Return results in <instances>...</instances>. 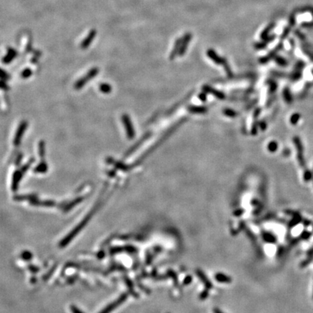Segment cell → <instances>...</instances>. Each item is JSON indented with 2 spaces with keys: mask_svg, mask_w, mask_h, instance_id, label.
Here are the masks:
<instances>
[{
  "mask_svg": "<svg viewBox=\"0 0 313 313\" xmlns=\"http://www.w3.org/2000/svg\"><path fill=\"white\" fill-rule=\"evenodd\" d=\"M98 72H99V69L97 68H94L91 69V70L89 71L88 73H87L86 75L84 76V77L81 78V79H79L77 82H76L75 86H75V89H81L82 87H83V86L86 83V82H88L89 80L91 79V78H94Z\"/></svg>",
  "mask_w": 313,
  "mask_h": 313,
  "instance_id": "cell-1",
  "label": "cell"
},
{
  "mask_svg": "<svg viewBox=\"0 0 313 313\" xmlns=\"http://www.w3.org/2000/svg\"><path fill=\"white\" fill-rule=\"evenodd\" d=\"M294 143L297 150V160L301 167L305 166V160L304 157V150L302 143L299 137L296 136L294 138Z\"/></svg>",
  "mask_w": 313,
  "mask_h": 313,
  "instance_id": "cell-2",
  "label": "cell"
},
{
  "mask_svg": "<svg viewBox=\"0 0 313 313\" xmlns=\"http://www.w3.org/2000/svg\"><path fill=\"white\" fill-rule=\"evenodd\" d=\"M122 120L123 122L125 128H126V133H127V136L130 139H132L135 136V130L132 125L131 120H130L129 116L128 115L124 114L122 116Z\"/></svg>",
  "mask_w": 313,
  "mask_h": 313,
  "instance_id": "cell-3",
  "label": "cell"
},
{
  "mask_svg": "<svg viewBox=\"0 0 313 313\" xmlns=\"http://www.w3.org/2000/svg\"><path fill=\"white\" fill-rule=\"evenodd\" d=\"M96 33H97V32H96V29H91V31H89V33H88L86 37L83 40V42L81 43L80 47H81L82 49H86L89 46V45L92 43L93 41H94V39L96 36Z\"/></svg>",
  "mask_w": 313,
  "mask_h": 313,
  "instance_id": "cell-4",
  "label": "cell"
},
{
  "mask_svg": "<svg viewBox=\"0 0 313 313\" xmlns=\"http://www.w3.org/2000/svg\"><path fill=\"white\" fill-rule=\"evenodd\" d=\"M26 128H27V123H26V121H23V122L20 124L19 128H18V130H17V133L15 134V139H14L15 146H17L19 145L20 141H21L22 136H23V135L24 132H25Z\"/></svg>",
  "mask_w": 313,
  "mask_h": 313,
  "instance_id": "cell-5",
  "label": "cell"
},
{
  "mask_svg": "<svg viewBox=\"0 0 313 313\" xmlns=\"http://www.w3.org/2000/svg\"><path fill=\"white\" fill-rule=\"evenodd\" d=\"M17 56H18V52L15 49H13V48L8 47L7 48V54L4 57L2 62L5 64L8 65L9 63H10L13 59L15 58Z\"/></svg>",
  "mask_w": 313,
  "mask_h": 313,
  "instance_id": "cell-6",
  "label": "cell"
},
{
  "mask_svg": "<svg viewBox=\"0 0 313 313\" xmlns=\"http://www.w3.org/2000/svg\"><path fill=\"white\" fill-rule=\"evenodd\" d=\"M196 274H197V275H198L199 279H200L201 281H202L203 284H204V286H205L206 288H207V289H210V288H212V284L211 281H210L207 278V277L206 276V275L204 273V272L200 271V270H197V271H196Z\"/></svg>",
  "mask_w": 313,
  "mask_h": 313,
  "instance_id": "cell-7",
  "label": "cell"
},
{
  "mask_svg": "<svg viewBox=\"0 0 313 313\" xmlns=\"http://www.w3.org/2000/svg\"><path fill=\"white\" fill-rule=\"evenodd\" d=\"M215 278L216 281H217L218 282L220 283H226V284H229V283H231L232 281L231 278L229 277L228 275H225V274L221 273H216Z\"/></svg>",
  "mask_w": 313,
  "mask_h": 313,
  "instance_id": "cell-8",
  "label": "cell"
},
{
  "mask_svg": "<svg viewBox=\"0 0 313 313\" xmlns=\"http://www.w3.org/2000/svg\"><path fill=\"white\" fill-rule=\"evenodd\" d=\"M22 176V173L19 172V171H17L14 173V176H13V183H12V188L13 189H15V188L18 187V184L19 183L20 178H21Z\"/></svg>",
  "mask_w": 313,
  "mask_h": 313,
  "instance_id": "cell-9",
  "label": "cell"
},
{
  "mask_svg": "<svg viewBox=\"0 0 313 313\" xmlns=\"http://www.w3.org/2000/svg\"><path fill=\"white\" fill-rule=\"evenodd\" d=\"M34 171L36 173H45L46 171H47V165L44 162H42L37 165L36 168L34 169Z\"/></svg>",
  "mask_w": 313,
  "mask_h": 313,
  "instance_id": "cell-10",
  "label": "cell"
},
{
  "mask_svg": "<svg viewBox=\"0 0 313 313\" xmlns=\"http://www.w3.org/2000/svg\"><path fill=\"white\" fill-rule=\"evenodd\" d=\"M262 237H263V239L264 240V241H267V242H271V243H272V242L275 241V237H274V236L271 234H270V233H268V232L262 233Z\"/></svg>",
  "mask_w": 313,
  "mask_h": 313,
  "instance_id": "cell-11",
  "label": "cell"
},
{
  "mask_svg": "<svg viewBox=\"0 0 313 313\" xmlns=\"http://www.w3.org/2000/svg\"><path fill=\"white\" fill-rule=\"evenodd\" d=\"M99 89L104 94H109L112 91V87L108 83H102L99 86Z\"/></svg>",
  "mask_w": 313,
  "mask_h": 313,
  "instance_id": "cell-12",
  "label": "cell"
},
{
  "mask_svg": "<svg viewBox=\"0 0 313 313\" xmlns=\"http://www.w3.org/2000/svg\"><path fill=\"white\" fill-rule=\"evenodd\" d=\"M39 155H40V157L44 158V154H45V152H44V142L43 141L39 142Z\"/></svg>",
  "mask_w": 313,
  "mask_h": 313,
  "instance_id": "cell-13",
  "label": "cell"
},
{
  "mask_svg": "<svg viewBox=\"0 0 313 313\" xmlns=\"http://www.w3.org/2000/svg\"><path fill=\"white\" fill-rule=\"evenodd\" d=\"M284 96L285 99H286V101L287 102H288V103H289V102H291L292 101L291 95L290 91H289V90H288V89H286L284 91Z\"/></svg>",
  "mask_w": 313,
  "mask_h": 313,
  "instance_id": "cell-14",
  "label": "cell"
},
{
  "mask_svg": "<svg viewBox=\"0 0 313 313\" xmlns=\"http://www.w3.org/2000/svg\"><path fill=\"white\" fill-rule=\"evenodd\" d=\"M31 74H32V71H31V70L30 68H26L25 69V70H23V72H22L21 73V77L23 78H27L30 77V76H31Z\"/></svg>",
  "mask_w": 313,
  "mask_h": 313,
  "instance_id": "cell-15",
  "label": "cell"
},
{
  "mask_svg": "<svg viewBox=\"0 0 313 313\" xmlns=\"http://www.w3.org/2000/svg\"><path fill=\"white\" fill-rule=\"evenodd\" d=\"M312 178V174L311 173V171L309 170H306L304 173V179H305V181H309V180H311V178Z\"/></svg>",
  "mask_w": 313,
  "mask_h": 313,
  "instance_id": "cell-16",
  "label": "cell"
},
{
  "mask_svg": "<svg viewBox=\"0 0 313 313\" xmlns=\"http://www.w3.org/2000/svg\"><path fill=\"white\" fill-rule=\"evenodd\" d=\"M300 118V115L298 114V113H296V114H294L293 115H292L291 117V123L293 125H295L297 123L298 120H299Z\"/></svg>",
  "mask_w": 313,
  "mask_h": 313,
  "instance_id": "cell-17",
  "label": "cell"
},
{
  "mask_svg": "<svg viewBox=\"0 0 313 313\" xmlns=\"http://www.w3.org/2000/svg\"><path fill=\"white\" fill-rule=\"evenodd\" d=\"M209 289H207V288H206L205 290L203 291L200 294V299L203 300V299H205L207 297H208L209 295Z\"/></svg>",
  "mask_w": 313,
  "mask_h": 313,
  "instance_id": "cell-18",
  "label": "cell"
},
{
  "mask_svg": "<svg viewBox=\"0 0 313 313\" xmlns=\"http://www.w3.org/2000/svg\"><path fill=\"white\" fill-rule=\"evenodd\" d=\"M191 281H192V276H191V275H188V276H186L185 278V279H184L183 284L189 285V284H191Z\"/></svg>",
  "mask_w": 313,
  "mask_h": 313,
  "instance_id": "cell-19",
  "label": "cell"
},
{
  "mask_svg": "<svg viewBox=\"0 0 313 313\" xmlns=\"http://www.w3.org/2000/svg\"><path fill=\"white\" fill-rule=\"evenodd\" d=\"M243 212H244V211H243V210H238L237 211H236V212H234V215H236V216H240V215H241L242 213H243Z\"/></svg>",
  "mask_w": 313,
  "mask_h": 313,
  "instance_id": "cell-20",
  "label": "cell"
},
{
  "mask_svg": "<svg viewBox=\"0 0 313 313\" xmlns=\"http://www.w3.org/2000/svg\"><path fill=\"white\" fill-rule=\"evenodd\" d=\"M213 313H224V312H223L222 310H220V309L215 307V308L213 309Z\"/></svg>",
  "mask_w": 313,
  "mask_h": 313,
  "instance_id": "cell-21",
  "label": "cell"
},
{
  "mask_svg": "<svg viewBox=\"0 0 313 313\" xmlns=\"http://www.w3.org/2000/svg\"><path fill=\"white\" fill-rule=\"evenodd\" d=\"M312 73H313V70H312Z\"/></svg>",
  "mask_w": 313,
  "mask_h": 313,
  "instance_id": "cell-22",
  "label": "cell"
}]
</instances>
